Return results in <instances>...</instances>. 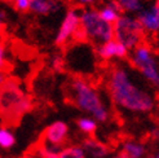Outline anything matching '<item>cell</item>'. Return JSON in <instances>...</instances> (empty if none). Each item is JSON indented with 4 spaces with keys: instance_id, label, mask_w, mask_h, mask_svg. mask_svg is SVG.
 Here are the masks:
<instances>
[{
    "instance_id": "1",
    "label": "cell",
    "mask_w": 159,
    "mask_h": 158,
    "mask_svg": "<svg viewBox=\"0 0 159 158\" xmlns=\"http://www.w3.org/2000/svg\"><path fill=\"white\" fill-rule=\"evenodd\" d=\"M107 88L114 104L127 112L150 113L155 108L154 96L136 83L125 66L111 69L107 78Z\"/></svg>"
},
{
    "instance_id": "2",
    "label": "cell",
    "mask_w": 159,
    "mask_h": 158,
    "mask_svg": "<svg viewBox=\"0 0 159 158\" xmlns=\"http://www.w3.org/2000/svg\"><path fill=\"white\" fill-rule=\"evenodd\" d=\"M73 104L82 112L89 114L96 122H106L109 110L104 104L98 91L83 78H74L69 87Z\"/></svg>"
},
{
    "instance_id": "3",
    "label": "cell",
    "mask_w": 159,
    "mask_h": 158,
    "mask_svg": "<svg viewBox=\"0 0 159 158\" xmlns=\"http://www.w3.org/2000/svg\"><path fill=\"white\" fill-rule=\"evenodd\" d=\"M31 108V99L16 83L7 81L0 87V115L5 121L9 123L18 121L23 114L30 112Z\"/></svg>"
},
{
    "instance_id": "4",
    "label": "cell",
    "mask_w": 159,
    "mask_h": 158,
    "mask_svg": "<svg viewBox=\"0 0 159 158\" xmlns=\"http://www.w3.org/2000/svg\"><path fill=\"white\" fill-rule=\"evenodd\" d=\"M114 40L123 44L129 52L144 43L145 33L141 29L136 17L131 14H120L113 25Z\"/></svg>"
},
{
    "instance_id": "5",
    "label": "cell",
    "mask_w": 159,
    "mask_h": 158,
    "mask_svg": "<svg viewBox=\"0 0 159 158\" xmlns=\"http://www.w3.org/2000/svg\"><path fill=\"white\" fill-rule=\"evenodd\" d=\"M79 22L80 27L85 33L87 39L97 45L107 43L114 39L113 25L106 23L100 18L97 11L94 9H84L79 13Z\"/></svg>"
},
{
    "instance_id": "6",
    "label": "cell",
    "mask_w": 159,
    "mask_h": 158,
    "mask_svg": "<svg viewBox=\"0 0 159 158\" xmlns=\"http://www.w3.org/2000/svg\"><path fill=\"white\" fill-rule=\"evenodd\" d=\"M131 62L146 81L158 88L159 86V67L155 54L150 45L142 43L131 51Z\"/></svg>"
},
{
    "instance_id": "7",
    "label": "cell",
    "mask_w": 159,
    "mask_h": 158,
    "mask_svg": "<svg viewBox=\"0 0 159 158\" xmlns=\"http://www.w3.org/2000/svg\"><path fill=\"white\" fill-rule=\"evenodd\" d=\"M79 12L75 8H70L66 12L65 17H63L60 29L57 31V35H56L54 43L56 45H63L69 42V39L73 38V34L76 31V29L80 25L79 22Z\"/></svg>"
},
{
    "instance_id": "8",
    "label": "cell",
    "mask_w": 159,
    "mask_h": 158,
    "mask_svg": "<svg viewBox=\"0 0 159 158\" xmlns=\"http://www.w3.org/2000/svg\"><path fill=\"white\" fill-rule=\"evenodd\" d=\"M136 20L140 23L144 33L157 34L159 30V2L154 0L152 5L144 8L136 16Z\"/></svg>"
},
{
    "instance_id": "9",
    "label": "cell",
    "mask_w": 159,
    "mask_h": 158,
    "mask_svg": "<svg viewBox=\"0 0 159 158\" xmlns=\"http://www.w3.org/2000/svg\"><path fill=\"white\" fill-rule=\"evenodd\" d=\"M69 135V127L65 122L56 121L52 124H49L44 131V143L45 145L54 146L62 149V145L66 143Z\"/></svg>"
},
{
    "instance_id": "10",
    "label": "cell",
    "mask_w": 159,
    "mask_h": 158,
    "mask_svg": "<svg viewBox=\"0 0 159 158\" xmlns=\"http://www.w3.org/2000/svg\"><path fill=\"white\" fill-rule=\"evenodd\" d=\"M61 3L57 0H30V11L39 14V16H47L60 11Z\"/></svg>"
},
{
    "instance_id": "11",
    "label": "cell",
    "mask_w": 159,
    "mask_h": 158,
    "mask_svg": "<svg viewBox=\"0 0 159 158\" xmlns=\"http://www.w3.org/2000/svg\"><path fill=\"white\" fill-rule=\"evenodd\" d=\"M97 13L102 21H105L106 23H110V25H114L115 21L119 18V16L122 14L120 9H119V7L116 5L114 0L106 3L105 5H102L97 11Z\"/></svg>"
},
{
    "instance_id": "12",
    "label": "cell",
    "mask_w": 159,
    "mask_h": 158,
    "mask_svg": "<svg viewBox=\"0 0 159 158\" xmlns=\"http://www.w3.org/2000/svg\"><path fill=\"white\" fill-rule=\"evenodd\" d=\"M82 148L85 154H89L93 158H104L109 153L107 148L94 139H87Z\"/></svg>"
},
{
    "instance_id": "13",
    "label": "cell",
    "mask_w": 159,
    "mask_h": 158,
    "mask_svg": "<svg viewBox=\"0 0 159 158\" xmlns=\"http://www.w3.org/2000/svg\"><path fill=\"white\" fill-rule=\"evenodd\" d=\"M146 153L145 146L141 143L133 140H127L123 143V157L124 158H144Z\"/></svg>"
},
{
    "instance_id": "14",
    "label": "cell",
    "mask_w": 159,
    "mask_h": 158,
    "mask_svg": "<svg viewBox=\"0 0 159 158\" xmlns=\"http://www.w3.org/2000/svg\"><path fill=\"white\" fill-rule=\"evenodd\" d=\"M114 2L124 14H137L145 8L144 0H114Z\"/></svg>"
},
{
    "instance_id": "15",
    "label": "cell",
    "mask_w": 159,
    "mask_h": 158,
    "mask_svg": "<svg viewBox=\"0 0 159 158\" xmlns=\"http://www.w3.org/2000/svg\"><path fill=\"white\" fill-rule=\"evenodd\" d=\"M96 53H97V56L104 61H109L111 58H116V40L113 39V40H110L107 43L97 45Z\"/></svg>"
},
{
    "instance_id": "16",
    "label": "cell",
    "mask_w": 159,
    "mask_h": 158,
    "mask_svg": "<svg viewBox=\"0 0 159 158\" xmlns=\"http://www.w3.org/2000/svg\"><path fill=\"white\" fill-rule=\"evenodd\" d=\"M76 126L83 133H87V135H93L97 130V122L91 117H80L76 122Z\"/></svg>"
},
{
    "instance_id": "17",
    "label": "cell",
    "mask_w": 159,
    "mask_h": 158,
    "mask_svg": "<svg viewBox=\"0 0 159 158\" xmlns=\"http://www.w3.org/2000/svg\"><path fill=\"white\" fill-rule=\"evenodd\" d=\"M58 156L60 158H85V153L80 145H71L62 148Z\"/></svg>"
},
{
    "instance_id": "18",
    "label": "cell",
    "mask_w": 159,
    "mask_h": 158,
    "mask_svg": "<svg viewBox=\"0 0 159 158\" xmlns=\"http://www.w3.org/2000/svg\"><path fill=\"white\" fill-rule=\"evenodd\" d=\"M16 144V137L13 132L7 127H0V146L9 149Z\"/></svg>"
},
{
    "instance_id": "19",
    "label": "cell",
    "mask_w": 159,
    "mask_h": 158,
    "mask_svg": "<svg viewBox=\"0 0 159 158\" xmlns=\"http://www.w3.org/2000/svg\"><path fill=\"white\" fill-rule=\"evenodd\" d=\"M13 8L20 13L30 12V0H14Z\"/></svg>"
},
{
    "instance_id": "20",
    "label": "cell",
    "mask_w": 159,
    "mask_h": 158,
    "mask_svg": "<svg viewBox=\"0 0 159 158\" xmlns=\"http://www.w3.org/2000/svg\"><path fill=\"white\" fill-rule=\"evenodd\" d=\"M7 66V48L5 44L0 42V72H4Z\"/></svg>"
},
{
    "instance_id": "21",
    "label": "cell",
    "mask_w": 159,
    "mask_h": 158,
    "mask_svg": "<svg viewBox=\"0 0 159 158\" xmlns=\"http://www.w3.org/2000/svg\"><path fill=\"white\" fill-rule=\"evenodd\" d=\"M73 39L75 42H88V39H87V35H85V33L82 30V27H80V25H79V27L76 29V31L73 34Z\"/></svg>"
},
{
    "instance_id": "22",
    "label": "cell",
    "mask_w": 159,
    "mask_h": 158,
    "mask_svg": "<svg viewBox=\"0 0 159 158\" xmlns=\"http://www.w3.org/2000/svg\"><path fill=\"white\" fill-rule=\"evenodd\" d=\"M63 65H65V61H63V58L61 56H56L53 57L52 60V67L54 70H57V72H60V70H62Z\"/></svg>"
},
{
    "instance_id": "23",
    "label": "cell",
    "mask_w": 159,
    "mask_h": 158,
    "mask_svg": "<svg viewBox=\"0 0 159 158\" xmlns=\"http://www.w3.org/2000/svg\"><path fill=\"white\" fill-rule=\"evenodd\" d=\"M39 154L42 158H60L58 153H53V152H48L47 149H44L43 146L39 149Z\"/></svg>"
},
{
    "instance_id": "24",
    "label": "cell",
    "mask_w": 159,
    "mask_h": 158,
    "mask_svg": "<svg viewBox=\"0 0 159 158\" xmlns=\"http://www.w3.org/2000/svg\"><path fill=\"white\" fill-rule=\"evenodd\" d=\"M7 81H8L7 73H5V72H0V87H2L3 84H5Z\"/></svg>"
},
{
    "instance_id": "25",
    "label": "cell",
    "mask_w": 159,
    "mask_h": 158,
    "mask_svg": "<svg viewBox=\"0 0 159 158\" xmlns=\"http://www.w3.org/2000/svg\"><path fill=\"white\" fill-rule=\"evenodd\" d=\"M76 2L82 5H91L94 3V0H76Z\"/></svg>"
},
{
    "instance_id": "26",
    "label": "cell",
    "mask_w": 159,
    "mask_h": 158,
    "mask_svg": "<svg viewBox=\"0 0 159 158\" xmlns=\"http://www.w3.org/2000/svg\"><path fill=\"white\" fill-rule=\"evenodd\" d=\"M3 26H4V22L2 18V14H0V33H2V30H3Z\"/></svg>"
},
{
    "instance_id": "27",
    "label": "cell",
    "mask_w": 159,
    "mask_h": 158,
    "mask_svg": "<svg viewBox=\"0 0 159 158\" xmlns=\"http://www.w3.org/2000/svg\"><path fill=\"white\" fill-rule=\"evenodd\" d=\"M146 158H159V156H158V153H155V154H150V156H148Z\"/></svg>"
},
{
    "instance_id": "28",
    "label": "cell",
    "mask_w": 159,
    "mask_h": 158,
    "mask_svg": "<svg viewBox=\"0 0 159 158\" xmlns=\"http://www.w3.org/2000/svg\"><path fill=\"white\" fill-rule=\"evenodd\" d=\"M22 158H36L35 156H33V154H26V156H23Z\"/></svg>"
},
{
    "instance_id": "29",
    "label": "cell",
    "mask_w": 159,
    "mask_h": 158,
    "mask_svg": "<svg viewBox=\"0 0 159 158\" xmlns=\"http://www.w3.org/2000/svg\"><path fill=\"white\" fill-rule=\"evenodd\" d=\"M2 2L7 3V4H13V2H14V0H2Z\"/></svg>"
},
{
    "instance_id": "30",
    "label": "cell",
    "mask_w": 159,
    "mask_h": 158,
    "mask_svg": "<svg viewBox=\"0 0 159 158\" xmlns=\"http://www.w3.org/2000/svg\"><path fill=\"white\" fill-rule=\"evenodd\" d=\"M114 158H124V157H123V154H119V156H115Z\"/></svg>"
}]
</instances>
